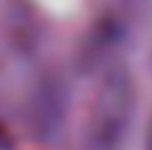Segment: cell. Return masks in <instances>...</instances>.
<instances>
[{"label":"cell","mask_w":152,"mask_h":150,"mask_svg":"<svg viewBox=\"0 0 152 150\" xmlns=\"http://www.w3.org/2000/svg\"><path fill=\"white\" fill-rule=\"evenodd\" d=\"M138 89L132 72L115 66L103 74L80 134V150H121L136 117Z\"/></svg>","instance_id":"6da1fadb"},{"label":"cell","mask_w":152,"mask_h":150,"mask_svg":"<svg viewBox=\"0 0 152 150\" xmlns=\"http://www.w3.org/2000/svg\"><path fill=\"white\" fill-rule=\"evenodd\" d=\"M70 93L62 78L43 76L27 101V124L39 140H51L62 130L68 115Z\"/></svg>","instance_id":"7a4b0ae2"},{"label":"cell","mask_w":152,"mask_h":150,"mask_svg":"<svg viewBox=\"0 0 152 150\" xmlns=\"http://www.w3.org/2000/svg\"><path fill=\"white\" fill-rule=\"evenodd\" d=\"M126 29L113 17H103L86 33L82 48L78 51L80 72H95L109 60V56L124 41Z\"/></svg>","instance_id":"3957f363"},{"label":"cell","mask_w":152,"mask_h":150,"mask_svg":"<svg viewBox=\"0 0 152 150\" xmlns=\"http://www.w3.org/2000/svg\"><path fill=\"white\" fill-rule=\"evenodd\" d=\"M0 150H15V136L2 119H0Z\"/></svg>","instance_id":"277c9868"},{"label":"cell","mask_w":152,"mask_h":150,"mask_svg":"<svg viewBox=\"0 0 152 150\" xmlns=\"http://www.w3.org/2000/svg\"><path fill=\"white\" fill-rule=\"evenodd\" d=\"M142 150H152V115L148 117V124L144 127V138H142Z\"/></svg>","instance_id":"5b68a950"}]
</instances>
